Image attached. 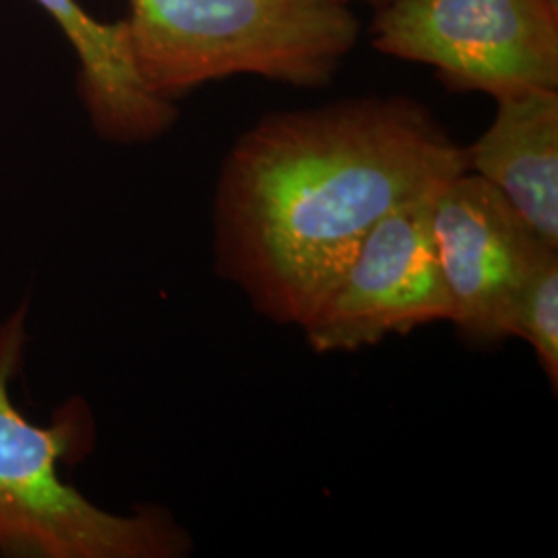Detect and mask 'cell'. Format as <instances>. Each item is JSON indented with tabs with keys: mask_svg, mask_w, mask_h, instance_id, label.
<instances>
[{
	"mask_svg": "<svg viewBox=\"0 0 558 558\" xmlns=\"http://www.w3.org/2000/svg\"><path fill=\"white\" fill-rule=\"evenodd\" d=\"M509 338L523 339L539 366L558 387V248L542 246L519 286L509 317Z\"/></svg>",
	"mask_w": 558,
	"mask_h": 558,
	"instance_id": "9",
	"label": "cell"
},
{
	"mask_svg": "<svg viewBox=\"0 0 558 558\" xmlns=\"http://www.w3.org/2000/svg\"><path fill=\"white\" fill-rule=\"evenodd\" d=\"M495 101V119L465 147L468 170L558 248V89H523Z\"/></svg>",
	"mask_w": 558,
	"mask_h": 558,
	"instance_id": "8",
	"label": "cell"
},
{
	"mask_svg": "<svg viewBox=\"0 0 558 558\" xmlns=\"http://www.w3.org/2000/svg\"><path fill=\"white\" fill-rule=\"evenodd\" d=\"M341 4H348V7H352V2H366V4H373L375 9H380V7H385L387 2H391V0H339Z\"/></svg>",
	"mask_w": 558,
	"mask_h": 558,
	"instance_id": "10",
	"label": "cell"
},
{
	"mask_svg": "<svg viewBox=\"0 0 558 558\" xmlns=\"http://www.w3.org/2000/svg\"><path fill=\"white\" fill-rule=\"evenodd\" d=\"M34 2L54 21L77 57L81 104L101 140L120 145L149 143L174 126L179 108L145 87L124 20H96L80 0Z\"/></svg>",
	"mask_w": 558,
	"mask_h": 558,
	"instance_id": "7",
	"label": "cell"
},
{
	"mask_svg": "<svg viewBox=\"0 0 558 558\" xmlns=\"http://www.w3.org/2000/svg\"><path fill=\"white\" fill-rule=\"evenodd\" d=\"M465 170V147L408 96L265 114L221 161L216 271L265 319L302 327L389 211Z\"/></svg>",
	"mask_w": 558,
	"mask_h": 558,
	"instance_id": "1",
	"label": "cell"
},
{
	"mask_svg": "<svg viewBox=\"0 0 558 558\" xmlns=\"http://www.w3.org/2000/svg\"><path fill=\"white\" fill-rule=\"evenodd\" d=\"M546 2H548V4H550L555 11H558V0H546Z\"/></svg>",
	"mask_w": 558,
	"mask_h": 558,
	"instance_id": "11",
	"label": "cell"
},
{
	"mask_svg": "<svg viewBox=\"0 0 558 558\" xmlns=\"http://www.w3.org/2000/svg\"><path fill=\"white\" fill-rule=\"evenodd\" d=\"M433 234L451 302L449 323L476 343L509 339L519 286L546 242L493 184L470 170L435 193Z\"/></svg>",
	"mask_w": 558,
	"mask_h": 558,
	"instance_id": "6",
	"label": "cell"
},
{
	"mask_svg": "<svg viewBox=\"0 0 558 558\" xmlns=\"http://www.w3.org/2000/svg\"><path fill=\"white\" fill-rule=\"evenodd\" d=\"M124 17L145 87L177 101L255 75L319 89L354 52L360 21L339 0H129Z\"/></svg>",
	"mask_w": 558,
	"mask_h": 558,
	"instance_id": "3",
	"label": "cell"
},
{
	"mask_svg": "<svg viewBox=\"0 0 558 558\" xmlns=\"http://www.w3.org/2000/svg\"><path fill=\"white\" fill-rule=\"evenodd\" d=\"M27 302L0 325V557L179 558L191 536L158 505L129 515L98 507L60 476L94 449V418L69 399L50 424L27 418L11 398L25 348Z\"/></svg>",
	"mask_w": 558,
	"mask_h": 558,
	"instance_id": "2",
	"label": "cell"
},
{
	"mask_svg": "<svg viewBox=\"0 0 558 558\" xmlns=\"http://www.w3.org/2000/svg\"><path fill=\"white\" fill-rule=\"evenodd\" d=\"M433 195L389 211L300 329L317 354L356 352L451 319L433 234Z\"/></svg>",
	"mask_w": 558,
	"mask_h": 558,
	"instance_id": "5",
	"label": "cell"
},
{
	"mask_svg": "<svg viewBox=\"0 0 558 558\" xmlns=\"http://www.w3.org/2000/svg\"><path fill=\"white\" fill-rule=\"evenodd\" d=\"M371 44L435 69L456 92L497 100L558 89V11L546 0H391L377 9Z\"/></svg>",
	"mask_w": 558,
	"mask_h": 558,
	"instance_id": "4",
	"label": "cell"
}]
</instances>
